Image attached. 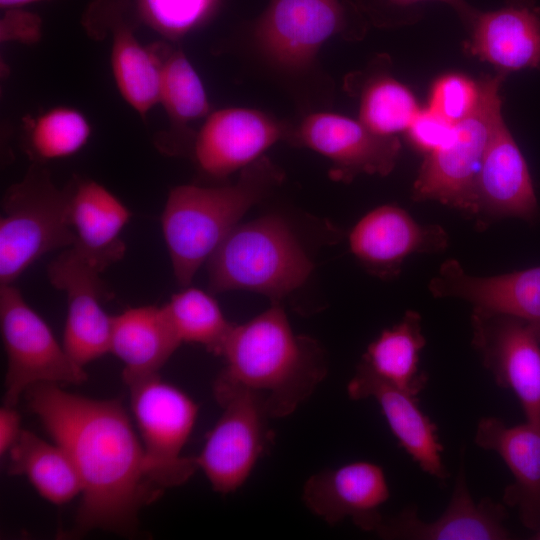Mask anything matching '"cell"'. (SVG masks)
<instances>
[{"mask_svg":"<svg viewBox=\"0 0 540 540\" xmlns=\"http://www.w3.org/2000/svg\"><path fill=\"white\" fill-rule=\"evenodd\" d=\"M24 394L29 409L77 469L82 485L77 531L131 533L140 510L163 489L148 474L143 445L121 403L83 397L44 382Z\"/></svg>","mask_w":540,"mask_h":540,"instance_id":"1","label":"cell"},{"mask_svg":"<svg viewBox=\"0 0 540 540\" xmlns=\"http://www.w3.org/2000/svg\"><path fill=\"white\" fill-rule=\"evenodd\" d=\"M221 356L225 367L213 384L215 399L248 393L270 418L292 414L328 370L324 350L314 339L294 333L279 303L234 325Z\"/></svg>","mask_w":540,"mask_h":540,"instance_id":"2","label":"cell"},{"mask_svg":"<svg viewBox=\"0 0 540 540\" xmlns=\"http://www.w3.org/2000/svg\"><path fill=\"white\" fill-rule=\"evenodd\" d=\"M282 180L279 168L262 156L242 169L234 184H187L170 191L161 224L173 273L181 286H189L243 215Z\"/></svg>","mask_w":540,"mask_h":540,"instance_id":"3","label":"cell"},{"mask_svg":"<svg viewBox=\"0 0 540 540\" xmlns=\"http://www.w3.org/2000/svg\"><path fill=\"white\" fill-rule=\"evenodd\" d=\"M207 267L211 292L249 290L278 303L306 282L313 264L288 224L266 215L236 225Z\"/></svg>","mask_w":540,"mask_h":540,"instance_id":"4","label":"cell"},{"mask_svg":"<svg viewBox=\"0 0 540 540\" xmlns=\"http://www.w3.org/2000/svg\"><path fill=\"white\" fill-rule=\"evenodd\" d=\"M70 182L59 188L43 163L32 162L1 202L0 285L12 284L35 260L74 245Z\"/></svg>","mask_w":540,"mask_h":540,"instance_id":"5","label":"cell"},{"mask_svg":"<svg viewBox=\"0 0 540 540\" xmlns=\"http://www.w3.org/2000/svg\"><path fill=\"white\" fill-rule=\"evenodd\" d=\"M503 78L501 73L479 82L476 109L454 125L447 142L424 160L413 187L415 200H435L471 214L478 213V173L492 129L502 117L499 89Z\"/></svg>","mask_w":540,"mask_h":540,"instance_id":"6","label":"cell"},{"mask_svg":"<svg viewBox=\"0 0 540 540\" xmlns=\"http://www.w3.org/2000/svg\"><path fill=\"white\" fill-rule=\"evenodd\" d=\"M126 385L151 480L163 490L184 484L199 470L195 456L182 455L198 415L197 404L159 373Z\"/></svg>","mask_w":540,"mask_h":540,"instance_id":"7","label":"cell"},{"mask_svg":"<svg viewBox=\"0 0 540 540\" xmlns=\"http://www.w3.org/2000/svg\"><path fill=\"white\" fill-rule=\"evenodd\" d=\"M0 321L8 365L4 405L14 406L37 383L82 384L88 375L12 284L0 286Z\"/></svg>","mask_w":540,"mask_h":540,"instance_id":"8","label":"cell"},{"mask_svg":"<svg viewBox=\"0 0 540 540\" xmlns=\"http://www.w3.org/2000/svg\"><path fill=\"white\" fill-rule=\"evenodd\" d=\"M347 0H269L252 28L253 41L273 66L300 72L333 36L360 21Z\"/></svg>","mask_w":540,"mask_h":540,"instance_id":"9","label":"cell"},{"mask_svg":"<svg viewBox=\"0 0 540 540\" xmlns=\"http://www.w3.org/2000/svg\"><path fill=\"white\" fill-rule=\"evenodd\" d=\"M222 415L196 457L212 488L222 494L240 488L273 441L270 416L261 403L244 392L217 401Z\"/></svg>","mask_w":540,"mask_h":540,"instance_id":"10","label":"cell"},{"mask_svg":"<svg viewBox=\"0 0 540 540\" xmlns=\"http://www.w3.org/2000/svg\"><path fill=\"white\" fill-rule=\"evenodd\" d=\"M141 23L133 0H93L82 17L87 34L110 39L113 77L122 98L143 119L158 104L159 61L136 36Z\"/></svg>","mask_w":540,"mask_h":540,"instance_id":"11","label":"cell"},{"mask_svg":"<svg viewBox=\"0 0 540 540\" xmlns=\"http://www.w3.org/2000/svg\"><path fill=\"white\" fill-rule=\"evenodd\" d=\"M473 344L498 386L517 397L526 421L540 427V339L523 320L473 314Z\"/></svg>","mask_w":540,"mask_h":540,"instance_id":"12","label":"cell"},{"mask_svg":"<svg viewBox=\"0 0 540 540\" xmlns=\"http://www.w3.org/2000/svg\"><path fill=\"white\" fill-rule=\"evenodd\" d=\"M100 274L72 246L47 267L52 286L67 296L63 346L82 367L110 352L112 316L101 306V299L108 298L109 293Z\"/></svg>","mask_w":540,"mask_h":540,"instance_id":"13","label":"cell"},{"mask_svg":"<svg viewBox=\"0 0 540 540\" xmlns=\"http://www.w3.org/2000/svg\"><path fill=\"white\" fill-rule=\"evenodd\" d=\"M297 142L327 157L331 175L351 180L358 174H389L397 161L400 142L395 136L374 133L360 120L330 112H316L303 119Z\"/></svg>","mask_w":540,"mask_h":540,"instance_id":"14","label":"cell"},{"mask_svg":"<svg viewBox=\"0 0 540 540\" xmlns=\"http://www.w3.org/2000/svg\"><path fill=\"white\" fill-rule=\"evenodd\" d=\"M389 497L384 470L368 461L317 472L308 478L302 491L308 509L328 524L350 518L360 529L374 532L384 519L380 507Z\"/></svg>","mask_w":540,"mask_h":540,"instance_id":"15","label":"cell"},{"mask_svg":"<svg viewBox=\"0 0 540 540\" xmlns=\"http://www.w3.org/2000/svg\"><path fill=\"white\" fill-rule=\"evenodd\" d=\"M283 134L282 125L259 110L224 108L206 117L193 153L205 174L221 179L261 158Z\"/></svg>","mask_w":540,"mask_h":540,"instance_id":"16","label":"cell"},{"mask_svg":"<svg viewBox=\"0 0 540 540\" xmlns=\"http://www.w3.org/2000/svg\"><path fill=\"white\" fill-rule=\"evenodd\" d=\"M506 518L504 505L490 498L474 501L461 465L449 504L436 520L425 522L415 506H408L394 517H384L375 532L385 539L506 540L512 538Z\"/></svg>","mask_w":540,"mask_h":540,"instance_id":"17","label":"cell"},{"mask_svg":"<svg viewBox=\"0 0 540 540\" xmlns=\"http://www.w3.org/2000/svg\"><path fill=\"white\" fill-rule=\"evenodd\" d=\"M436 297H456L474 306V313L506 315L529 324L540 339V266L512 273L478 277L455 259L445 261L430 281Z\"/></svg>","mask_w":540,"mask_h":540,"instance_id":"18","label":"cell"},{"mask_svg":"<svg viewBox=\"0 0 540 540\" xmlns=\"http://www.w3.org/2000/svg\"><path fill=\"white\" fill-rule=\"evenodd\" d=\"M347 392L353 400L374 399L399 445L420 469L439 481L448 479L438 427L420 408L417 396L377 378L359 365Z\"/></svg>","mask_w":540,"mask_h":540,"instance_id":"19","label":"cell"},{"mask_svg":"<svg viewBox=\"0 0 540 540\" xmlns=\"http://www.w3.org/2000/svg\"><path fill=\"white\" fill-rule=\"evenodd\" d=\"M474 442L497 453L509 468L513 483L503 493L506 505L516 508L522 524L540 529V427L529 422L508 426L500 418L479 420Z\"/></svg>","mask_w":540,"mask_h":540,"instance_id":"20","label":"cell"},{"mask_svg":"<svg viewBox=\"0 0 540 540\" xmlns=\"http://www.w3.org/2000/svg\"><path fill=\"white\" fill-rule=\"evenodd\" d=\"M478 212L533 220L538 204L526 160L503 116L494 125L477 179Z\"/></svg>","mask_w":540,"mask_h":540,"instance_id":"21","label":"cell"},{"mask_svg":"<svg viewBox=\"0 0 540 540\" xmlns=\"http://www.w3.org/2000/svg\"><path fill=\"white\" fill-rule=\"evenodd\" d=\"M352 253L372 270L397 268L414 253L435 252L447 245V234L437 225H420L408 212L383 205L367 213L349 236Z\"/></svg>","mask_w":540,"mask_h":540,"instance_id":"22","label":"cell"},{"mask_svg":"<svg viewBox=\"0 0 540 540\" xmlns=\"http://www.w3.org/2000/svg\"><path fill=\"white\" fill-rule=\"evenodd\" d=\"M471 51L503 72L540 68V7L536 0H506L492 11H478Z\"/></svg>","mask_w":540,"mask_h":540,"instance_id":"23","label":"cell"},{"mask_svg":"<svg viewBox=\"0 0 540 540\" xmlns=\"http://www.w3.org/2000/svg\"><path fill=\"white\" fill-rule=\"evenodd\" d=\"M70 184V222L76 235L72 247L102 272L125 254L120 233L129 221L130 212L96 181L75 178Z\"/></svg>","mask_w":540,"mask_h":540,"instance_id":"24","label":"cell"},{"mask_svg":"<svg viewBox=\"0 0 540 540\" xmlns=\"http://www.w3.org/2000/svg\"><path fill=\"white\" fill-rule=\"evenodd\" d=\"M181 343L165 305L129 308L112 316L110 352L124 364L125 384L159 373Z\"/></svg>","mask_w":540,"mask_h":540,"instance_id":"25","label":"cell"},{"mask_svg":"<svg viewBox=\"0 0 540 540\" xmlns=\"http://www.w3.org/2000/svg\"><path fill=\"white\" fill-rule=\"evenodd\" d=\"M169 41L152 43L159 61L158 104L165 110L170 127L157 140L159 149L175 153L177 139H190L192 122L207 117L210 104L204 85L184 52Z\"/></svg>","mask_w":540,"mask_h":540,"instance_id":"26","label":"cell"},{"mask_svg":"<svg viewBox=\"0 0 540 540\" xmlns=\"http://www.w3.org/2000/svg\"><path fill=\"white\" fill-rule=\"evenodd\" d=\"M426 344L421 317L407 311L402 320L385 329L370 343L359 366L377 378L418 396L428 382L419 368L420 352Z\"/></svg>","mask_w":540,"mask_h":540,"instance_id":"27","label":"cell"},{"mask_svg":"<svg viewBox=\"0 0 540 540\" xmlns=\"http://www.w3.org/2000/svg\"><path fill=\"white\" fill-rule=\"evenodd\" d=\"M8 454L9 474L25 476L49 502L62 505L81 493L77 469L69 454L57 443L50 444L22 429Z\"/></svg>","mask_w":540,"mask_h":540,"instance_id":"28","label":"cell"},{"mask_svg":"<svg viewBox=\"0 0 540 540\" xmlns=\"http://www.w3.org/2000/svg\"><path fill=\"white\" fill-rule=\"evenodd\" d=\"M25 148L33 162L43 163L71 156L81 150L91 135V125L78 109L50 108L26 121Z\"/></svg>","mask_w":540,"mask_h":540,"instance_id":"29","label":"cell"},{"mask_svg":"<svg viewBox=\"0 0 540 540\" xmlns=\"http://www.w3.org/2000/svg\"><path fill=\"white\" fill-rule=\"evenodd\" d=\"M165 307L182 343L199 344L221 355L234 324L227 321L211 295L186 287L174 294Z\"/></svg>","mask_w":540,"mask_h":540,"instance_id":"30","label":"cell"},{"mask_svg":"<svg viewBox=\"0 0 540 540\" xmlns=\"http://www.w3.org/2000/svg\"><path fill=\"white\" fill-rule=\"evenodd\" d=\"M420 108L413 93L390 76H378L365 86L359 120L382 136L406 131Z\"/></svg>","mask_w":540,"mask_h":540,"instance_id":"31","label":"cell"},{"mask_svg":"<svg viewBox=\"0 0 540 540\" xmlns=\"http://www.w3.org/2000/svg\"><path fill=\"white\" fill-rule=\"evenodd\" d=\"M141 23L164 40L177 42L208 23L221 0H134Z\"/></svg>","mask_w":540,"mask_h":540,"instance_id":"32","label":"cell"},{"mask_svg":"<svg viewBox=\"0 0 540 540\" xmlns=\"http://www.w3.org/2000/svg\"><path fill=\"white\" fill-rule=\"evenodd\" d=\"M479 99V83L464 75L447 74L433 84L429 108L456 125L476 109Z\"/></svg>","mask_w":540,"mask_h":540,"instance_id":"33","label":"cell"},{"mask_svg":"<svg viewBox=\"0 0 540 540\" xmlns=\"http://www.w3.org/2000/svg\"><path fill=\"white\" fill-rule=\"evenodd\" d=\"M453 128L454 125L428 107L419 110L406 132L417 148L429 154L447 142Z\"/></svg>","mask_w":540,"mask_h":540,"instance_id":"34","label":"cell"},{"mask_svg":"<svg viewBox=\"0 0 540 540\" xmlns=\"http://www.w3.org/2000/svg\"><path fill=\"white\" fill-rule=\"evenodd\" d=\"M427 1H439L449 5L467 27L472 25L479 11L466 0H362L361 6L368 10L371 15L384 18L383 21H388L389 17H408L419 4Z\"/></svg>","mask_w":540,"mask_h":540,"instance_id":"35","label":"cell"},{"mask_svg":"<svg viewBox=\"0 0 540 540\" xmlns=\"http://www.w3.org/2000/svg\"><path fill=\"white\" fill-rule=\"evenodd\" d=\"M42 37V19L22 7L4 10L0 20V40L2 43L18 42L34 45Z\"/></svg>","mask_w":540,"mask_h":540,"instance_id":"36","label":"cell"},{"mask_svg":"<svg viewBox=\"0 0 540 540\" xmlns=\"http://www.w3.org/2000/svg\"><path fill=\"white\" fill-rule=\"evenodd\" d=\"M22 429L20 428V416L14 406L4 405L0 409V455L8 453Z\"/></svg>","mask_w":540,"mask_h":540,"instance_id":"37","label":"cell"},{"mask_svg":"<svg viewBox=\"0 0 540 540\" xmlns=\"http://www.w3.org/2000/svg\"><path fill=\"white\" fill-rule=\"evenodd\" d=\"M43 0H0V7L1 9H9V8H16V7H23L27 4L39 2Z\"/></svg>","mask_w":540,"mask_h":540,"instance_id":"38","label":"cell"},{"mask_svg":"<svg viewBox=\"0 0 540 540\" xmlns=\"http://www.w3.org/2000/svg\"><path fill=\"white\" fill-rule=\"evenodd\" d=\"M531 539L540 540V529L534 532Z\"/></svg>","mask_w":540,"mask_h":540,"instance_id":"39","label":"cell"}]
</instances>
